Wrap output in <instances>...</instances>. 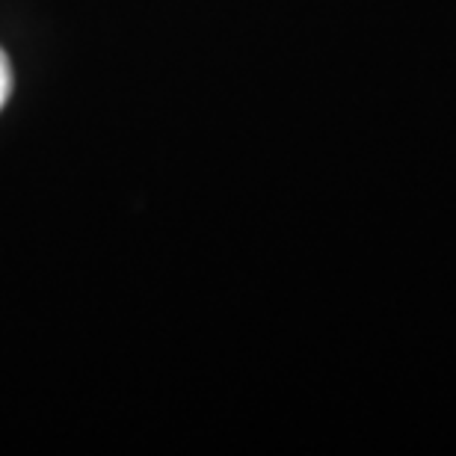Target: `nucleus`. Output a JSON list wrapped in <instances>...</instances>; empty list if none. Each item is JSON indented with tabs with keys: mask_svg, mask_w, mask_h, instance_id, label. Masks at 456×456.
<instances>
[{
	"mask_svg": "<svg viewBox=\"0 0 456 456\" xmlns=\"http://www.w3.org/2000/svg\"><path fill=\"white\" fill-rule=\"evenodd\" d=\"M9 93H12V66H9L6 53L0 51V110H4Z\"/></svg>",
	"mask_w": 456,
	"mask_h": 456,
	"instance_id": "nucleus-1",
	"label": "nucleus"
}]
</instances>
